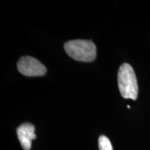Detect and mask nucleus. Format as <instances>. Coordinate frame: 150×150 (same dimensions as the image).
Listing matches in <instances>:
<instances>
[{
  "label": "nucleus",
  "mask_w": 150,
  "mask_h": 150,
  "mask_svg": "<svg viewBox=\"0 0 150 150\" xmlns=\"http://www.w3.org/2000/svg\"><path fill=\"white\" fill-rule=\"evenodd\" d=\"M118 88L125 99L136 100L138 97V86L136 74L129 63H123L120 67L117 74Z\"/></svg>",
  "instance_id": "nucleus-1"
},
{
  "label": "nucleus",
  "mask_w": 150,
  "mask_h": 150,
  "mask_svg": "<svg viewBox=\"0 0 150 150\" xmlns=\"http://www.w3.org/2000/svg\"><path fill=\"white\" fill-rule=\"evenodd\" d=\"M66 53L76 61L91 62L97 56V48L91 40H73L65 43Z\"/></svg>",
  "instance_id": "nucleus-2"
},
{
  "label": "nucleus",
  "mask_w": 150,
  "mask_h": 150,
  "mask_svg": "<svg viewBox=\"0 0 150 150\" xmlns=\"http://www.w3.org/2000/svg\"><path fill=\"white\" fill-rule=\"evenodd\" d=\"M18 70L22 74L27 76H39L45 74V66L38 60L31 56H22L17 64Z\"/></svg>",
  "instance_id": "nucleus-3"
},
{
  "label": "nucleus",
  "mask_w": 150,
  "mask_h": 150,
  "mask_svg": "<svg viewBox=\"0 0 150 150\" xmlns=\"http://www.w3.org/2000/svg\"><path fill=\"white\" fill-rule=\"evenodd\" d=\"M17 135L22 147L24 150L31 149L32 140L36 138L35 127L32 124L28 122L22 124L17 129Z\"/></svg>",
  "instance_id": "nucleus-4"
},
{
  "label": "nucleus",
  "mask_w": 150,
  "mask_h": 150,
  "mask_svg": "<svg viewBox=\"0 0 150 150\" xmlns=\"http://www.w3.org/2000/svg\"><path fill=\"white\" fill-rule=\"evenodd\" d=\"M99 150H113L110 140L105 136H101L99 138Z\"/></svg>",
  "instance_id": "nucleus-5"
}]
</instances>
